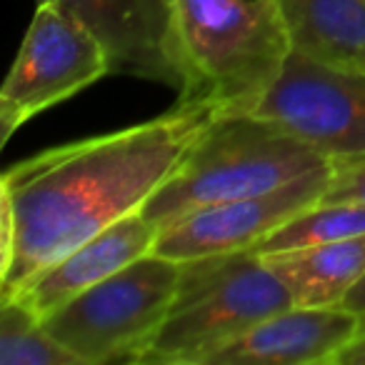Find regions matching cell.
<instances>
[{
  "label": "cell",
  "instance_id": "cell-1",
  "mask_svg": "<svg viewBox=\"0 0 365 365\" xmlns=\"http://www.w3.org/2000/svg\"><path fill=\"white\" fill-rule=\"evenodd\" d=\"M228 108L178 98L120 130L41 150L0 178V298L108 225L143 210Z\"/></svg>",
  "mask_w": 365,
  "mask_h": 365
},
{
  "label": "cell",
  "instance_id": "cell-2",
  "mask_svg": "<svg viewBox=\"0 0 365 365\" xmlns=\"http://www.w3.org/2000/svg\"><path fill=\"white\" fill-rule=\"evenodd\" d=\"M178 98L215 96L228 115L253 113L290 51L270 0H170Z\"/></svg>",
  "mask_w": 365,
  "mask_h": 365
},
{
  "label": "cell",
  "instance_id": "cell-3",
  "mask_svg": "<svg viewBox=\"0 0 365 365\" xmlns=\"http://www.w3.org/2000/svg\"><path fill=\"white\" fill-rule=\"evenodd\" d=\"M290 305L288 285L253 250L182 263L175 303L133 363L208 365L218 350Z\"/></svg>",
  "mask_w": 365,
  "mask_h": 365
},
{
  "label": "cell",
  "instance_id": "cell-4",
  "mask_svg": "<svg viewBox=\"0 0 365 365\" xmlns=\"http://www.w3.org/2000/svg\"><path fill=\"white\" fill-rule=\"evenodd\" d=\"M328 160L275 123L250 113L223 115L143 205V215L163 228L205 205L275 190Z\"/></svg>",
  "mask_w": 365,
  "mask_h": 365
},
{
  "label": "cell",
  "instance_id": "cell-5",
  "mask_svg": "<svg viewBox=\"0 0 365 365\" xmlns=\"http://www.w3.org/2000/svg\"><path fill=\"white\" fill-rule=\"evenodd\" d=\"M182 263L148 253L43 318L83 365L133 363L175 303Z\"/></svg>",
  "mask_w": 365,
  "mask_h": 365
},
{
  "label": "cell",
  "instance_id": "cell-6",
  "mask_svg": "<svg viewBox=\"0 0 365 365\" xmlns=\"http://www.w3.org/2000/svg\"><path fill=\"white\" fill-rule=\"evenodd\" d=\"M110 76L103 43L68 8L41 0L0 91V143L38 113L51 110Z\"/></svg>",
  "mask_w": 365,
  "mask_h": 365
},
{
  "label": "cell",
  "instance_id": "cell-7",
  "mask_svg": "<svg viewBox=\"0 0 365 365\" xmlns=\"http://www.w3.org/2000/svg\"><path fill=\"white\" fill-rule=\"evenodd\" d=\"M250 115L285 128L330 160L365 155V73L330 71L290 53Z\"/></svg>",
  "mask_w": 365,
  "mask_h": 365
},
{
  "label": "cell",
  "instance_id": "cell-8",
  "mask_svg": "<svg viewBox=\"0 0 365 365\" xmlns=\"http://www.w3.org/2000/svg\"><path fill=\"white\" fill-rule=\"evenodd\" d=\"M330 168L333 163L328 160L325 165L268 193L205 205L180 215L173 223L163 225L150 253L165 255L178 263H190L253 250L293 215L323 200Z\"/></svg>",
  "mask_w": 365,
  "mask_h": 365
},
{
  "label": "cell",
  "instance_id": "cell-9",
  "mask_svg": "<svg viewBox=\"0 0 365 365\" xmlns=\"http://www.w3.org/2000/svg\"><path fill=\"white\" fill-rule=\"evenodd\" d=\"M41 3V0H38ZM103 43L110 76H133L182 88L173 46L170 0H53Z\"/></svg>",
  "mask_w": 365,
  "mask_h": 365
},
{
  "label": "cell",
  "instance_id": "cell-10",
  "mask_svg": "<svg viewBox=\"0 0 365 365\" xmlns=\"http://www.w3.org/2000/svg\"><path fill=\"white\" fill-rule=\"evenodd\" d=\"M363 330L365 320L343 305H290L218 350L208 365H335Z\"/></svg>",
  "mask_w": 365,
  "mask_h": 365
},
{
  "label": "cell",
  "instance_id": "cell-11",
  "mask_svg": "<svg viewBox=\"0 0 365 365\" xmlns=\"http://www.w3.org/2000/svg\"><path fill=\"white\" fill-rule=\"evenodd\" d=\"M160 228L135 210L43 268L8 298L21 300L43 320L78 293L150 253Z\"/></svg>",
  "mask_w": 365,
  "mask_h": 365
},
{
  "label": "cell",
  "instance_id": "cell-12",
  "mask_svg": "<svg viewBox=\"0 0 365 365\" xmlns=\"http://www.w3.org/2000/svg\"><path fill=\"white\" fill-rule=\"evenodd\" d=\"M290 51L330 71L365 73V0H270Z\"/></svg>",
  "mask_w": 365,
  "mask_h": 365
},
{
  "label": "cell",
  "instance_id": "cell-13",
  "mask_svg": "<svg viewBox=\"0 0 365 365\" xmlns=\"http://www.w3.org/2000/svg\"><path fill=\"white\" fill-rule=\"evenodd\" d=\"M260 258L288 285L293 305L335 308L365 275V233Z\"/></svg>",
  "mask_w": 365,
  "mask_h": 365
},
{
  "label": "cell",
  "instance_id": "cell-14",
  "mask_svg": "<svg viewBox=\"0 0 365 365\" xmlns=\"http://www.w3.org/2000/svg\"><path fill=\"white\" fill-rule=\"evenodd\" d=\"M365 233V205L355 203H318L293 215L288 223L268 235L253 248L255 255L283 253L308 245L333 243Z\"/></svg>",
  "mask_w": 365,
  "mask_h": 365
},
{
  "label": "cell",
  "instance_id": "cell-15",
  "mask_svg": "<svg viewBox=\"0 0 365 365\" xmlns=\"http://www.w3.org/2000/svg\"><path fill=\"white\" fill-rule=\"evenodd\" d=\"M0 365H83L16 298H0Z\"/></svg>",
  "mask_w": 365,
  "mask_h": 365
},
{
  "label": "cell",
  "instance_id": "cell-16",
  "mask_svg": "<svg viewBox=\"0 0 365 365\" xmlns=\"http://www.w3.org/2000/svg\"><path fill=\"white\" fill-rule=\"evenodd\" d=\"M330 180L320 203L365 205V155L333 158Z\"/></svg>",
  "mask_w": 365,
  "mask_h": 365
},
{
  "label": "cell",
  "instance_id": "cell-17",
  "mask_svg": "<svg viewBox=\"0 0 365 365\" xmlns=\"http://www.w3.org/2000/svg\"><path fill=\"white\" fill-rule=\"evenodd\" d=\"M335 365H365V330L335 358Z\"/></svg>",
  "mask_w": 365,
  "mask_h": 365
},
{
  "label": "cell",
  "instance_id": "cell-18",
  "mask_svg": "<svg viewBox=\"0 0 365 365\" xmlns=\"http://www.w3.org/2000/svg\"><path fill=\"white\" fill-rule=\"evenodd\" d=\"M343 308L353 310V313H358L360 318L365 320V275L358 280V283L353 285V290H350V293L345 295Z\"/></svg>",
  "mask_w": 365,
  "mask_h": 365
}]
</instances>
